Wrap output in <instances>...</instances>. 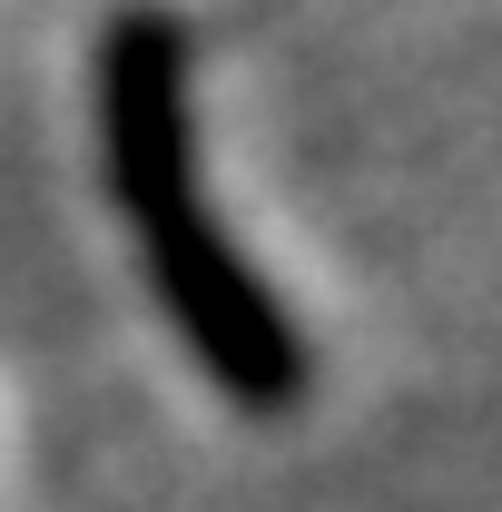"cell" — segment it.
<instances>
[{
  "mask_svg": "<svg viewBox=\"0 0 502 512\" xmlns=\"http://www.w3.org/2000/svg\"><path fill=\"white\" fill-rule=\"evenodd\" d=\"M138 256H148L158 306L178 316V335L197 345V365L217 375L227 404H247V414H286V404L306 394V335H296L286 306L266 296V276L217 237L207 197H178V207L138 217Z\"/></svg>",
  "mask_w": 502,
  "mask_h": 512,
  "instance_id": "obj_1",
  "label": "cell"
},
{
  "mask_svg": "<svg viewBox=\"0 0 502 512\" xmlns=\"http://www.w3.org/2000/svg\"><path fill=\"white\" fill-rule=\"evenodd\" d=\"M99 158L109 197L138 217L197 197V128H188V30L168 10H128L99 40Z\"/></svg>",
  "mask_w": 502,
  "mask_h": 512,
  "instance_id": "obj_2",
  "label": "cell"
}]
</instances>
